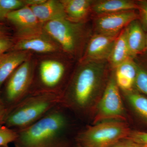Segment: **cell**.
Instances as JSON below:
<instances>
[{
	"label": "cell",
	"mask_w": 147,
	"mask_h": 147,
	"mask_svg": "<svg viewBox=\"0 0 147 147\" xmlns=\"http://www.w3.org/2000/svg\"><path fill=\"white\" fill-rule=\"evenodd\" d=\"M107 67L106 61L82 62L61 104L77 111L88 108L102 86Z\"/></svg>",
	"instance_id": "6da1fadb"
},
{
	"label": "cell",
	"mask_w": 147,
	"mask_h": 147,
	"mask_svg": "<svg viewBox=\"0 0 147 147\" xmlns=\"http://www.w3.org/2000/svg\"><path fill=\"white\" fill-rule=\"evenodd\" d=\"M59 104L31 126L16 131V146L21 147H61L68 128V119Z\"/></svg>",
	"instance_id": "7a4b0ae2"
},
{
	"label": "cell",
	"mask_w": 147,
	"mask_h": 147,
	"mask_svg": "<svg viewBox=\"0 0 147 147\" xmlns=\"http://www.w3.org/2000/svg\"><path fill=\"white\" fill-rule=\"evenodd\" d=\"M61 97L53 93L29 94L8 111L4 125L16 131L27 128L61 104Z\"/></svg>",
	"instance_id": "3957f363"
},
{
	"label": "cell",
	"mask_w": 147,
	"mask_h": 147,
	"mask_svg": "<svg viewBox=\"0 0 147 147\" xmlns=\"http://www.w3.org/2000/svg\"><path fill=\"white\" fill-rule=\"evenodd\" d=\"M128 125L120 121H105L79 133L77 139L84 147H111L131 133Z\"/></svg>",
	"instance_id": "277c9868"
},
{
	"label": "cell",
	"mask_w": 147,
	"mask_h": 147,
	"mask_svg": "<svg viewBox=\"0 0 147 147\" xmlns=\"http://www.w3.org/2000/svg\"><path fill=\"white\" fill-rule=\"evenodd\" d=\"M34 78V68L28 59L18 67L5 82L1 98L8 111L30 94Z\"/></svg>",
	"instance_id": "5b68a950"
},
{
	"label": "cell",
	"mask_w": 147,
	"mask_h": 147,
	"mask_svg": "<svg viewBox=\"0 0 147 147\" xmlns=\"http://www.w3.org/2000/svg\"><path fill=\"white\" fill-rule=\"evenodd\" d=\"M43 28L67 53H75L82 42L84 33L83 24L73 23L66 18L47 22L43 24Z\"/></svg>",
	"instance_id": "8992f818"
},
{
	"label": "cell",
	"mask_w": 147,
	"mask_h": 147,
	"mask_svg": "<svg viewBox=\"0 0 147 147\" xmlns=\"http://www.w3.org/2000/svg\"><path fill=\"white\" fill-rule=\"evenodd\" d=\"M123 104L115 75L110 78L105 86L96 108L95 124L109 120L121 121L125 119Z\"/></svg>",
	"instance_id": "52a82bcc"
},
{
	"label": "cell",
	"mask_w": 147,
	"mask_h": 147,
	"mask_svg": "<svg viewBox=\"0 0 147 147\" xmlns=\"http://www.w3.org/2000/svg\"><path fill=\"white\" fill-rule=\"evenodd\" d=\"M135 10L124 11L97 16L94 21L96 33L116 36L134 20L139 19Z\"/></svg>",
	"instance_id": "ba28073f"
},
{
	"label": "cell",
	"mask_w": 147,
	"mask_h": 147,
	"mask_svg": "<svg viewBox=\"0 0 147 147\" xmlns=\"http://www.w3.org/2000/svg\"><path fill=\"white\" fill-rule=\"evenodd\" d=\"M59 47L57 43L43 29L36 33L18 37L11 50L52 53L58 51Z\"/></svg>",
	"instance_id": "9c48e42d"
},
{
	"label": "cell",
	"mask_w": 147,
	"mask_h": 147,
	"mask_svg": "<svg viewBox=\"0 0 147 147\" xmlns=\"http://www.w3.org/2000/svg\"><path fill=\"white\" fill-rule=\"evenodd\" d=\"M6 18L16 28L18 37L36 33L43 29V25L28 6L9 12Z\"/></svg>",
	"instance_id": "30bf717a"
},
{
	"label": "cell",
	"mask_w": 147,
	"mask_h": 147,
	"mask_svg": "<svg viewBox=\"0 0 147 147\" xmlns=\"http://www.w3.org/2000/svg\"><path fill=\"white\" fill-rule=\"evenodd\" d=\"M118 36L95 34L88 42L82 62L108 61Z\"/></svg>",
	"instance_id": "8fae6325"
},
{
	"label": "cell",
	"mask_w": 147,
	"mask_h": 147,
	"mask_svg": "<svg viewBox=\"0 0 147 147\" xmlns=\"http://www.w3.org/2000/svg\"><path fill=\"white\" fill-rule=\"evenodd\" d=\"M65 71V67L59 61H42L40 65L39 77L41 84L45 88L43 92L56 94L54 89L60 84Z\"/></svg>",
	"instance_id": "7c38bea8"
},
{
	"label": "cell",
	"mask_w": 147,
	"mask_h": 147,
	"mask_svg": "<svg viewBox=\"0 0 147 147\" xmlns=\"http://www.w3.org/2000/svg\"><path fill=\"white\" fill-rule=\"evenodd\" d=\"M125 39L131 57L146 51V35L139 19L131 22L124 29Z\"/></svg>",
	"instance_id": "4fadbf2b"
},
{
	"label": "cell",
	"mask_w": 147,
	"mask_h": 147,
	"mask_svg": "<svg viewBox=\"0 0 147 147\" xmlns=\"http://www.w3.org/2000/svg\"><path fill=\"white\" fill-rule=\"evenodd\" d=\"M29 52L11 50L0 56V94L3 84L18 67L29 59Z\"/></svg>",
	"instance_id": "5bb4252c"
},
{
	"label": "cell",
	"mask_w": 147,
	"mask_h": 147,
	"mask_svg": "<svg viewBox=\"0 0 147 147\" xmlns=\"http://www.w3.org/2000/svg\"><path fill=\"white\" fill-rule=\"evenodd\" d=\"M30 7L42 25L50 21L66 18L64 8L61 1L46 0L40 5Z\"/></svg>",
	"instance_id": "9a60e30c"
},
{
	"label": "cell",
	"mask_w": 147,
	"mask_h": 147,
	"mask_svg": "<svg viewBox=\"0 0 147 147\" xmlns=\"http://www.w3.org/2000/svg\"><path fill=\"white\" fill-rule=\"evenodd\" d=\"M115 69V79L119 88L127 92L134 87L137 73V65L134 59H129Z\"/></svg>",
	"instance_id": "2e32d148"
},
{
	"label": "cell",
	"mask_w": 147,
	"mask_h": 147,
	"mask_svg": "<svg viewBox=\"0 0 147 147\" xmlns=\"http://www.w3.org/2000/svg\"><path fill=\"white\" fill-rule=\"evenodd\" d=\"M67 19L73 23L83 24L92 11V0H61Z\"/></svg>",
	"instance_id": "e0dca14e"
},
{
	"label": "cell",
	"mask_w": 147,
	"mask_h": 147,
	"mask_svg": "<svg viewBox=\"0 0 147 147\" xmlns=\"http://www.w3.org/2000/svg\"><path fill=\"white\" fill-rule=\"evenodd\" d=\"M138 9L137 2L129 0H101L94 1L92 11L97 16L124 11Z\"/></svg>",
	"instance_id": "ac0fdd59"
},
{
	"label": "cell",
	"mask_w": 147,
	"mask_h": 147,
	"mask_svg": "<svg viewBox=\"0 0 147 147\" xmlns=\"http://www.w3.org/2000/svg\"><path fill=\"white\" fill-rule=\"evenodd\" d=\"M124 29L117 37L108 60L111 66L114 69L129 59H133L131 57L129 50Z\"/></svg>",
	"instance_id": "d6986e66"
},
{
	"label": "cell",
	"mask_w": 147,
	"mask_h": 147,
	"mask_svg": "<svg viewBox=\"0 0 147 147\" xmlns=\"http://www.w3.org/2000/svg\"><path fill=\"white\" fill-rule=\"evenodd\" d=\"M127 100L139 115L147 121V98L135 92H128Z\"/></svg>",
	"instance_id": "ffe728a7"
},
{
	"label": "cell",
	"mask_w": 147,
	"mask_h": 147,
	"mask_svg": "<svg viewBox=\"0 0 147 147\" xmlns=\"http://www.w3.org/2000/svg\"><path fill=\"white\" fill-rule=\"evenodd\" d=\"M15 43V40L8 29L0 23V56L11 51Z\"/></svg>",
	"instance_id": "44dd1931"
},
{
	"label": "cell",
	"mask_w": 147,
	"mask_h": 147,
	"mask_svg": "<svg viewBox=\"0 0 147 147\" xmlns=\"http://www.w3.org/2000/svg\"><path fill=\"white\" fill-rule=\"evenodd\" d=\"M135 61L137 63V73L134 87L139 91L147 95V65Z\"/></svg>",
	"instance_id": "7402d4cb"
},
{
	"label": "cell",
	"mask_w": 147,
	"mask_h": 147,
	"mask_svg": "<svg viewBox=\"0 0 147 147\" xmlns=\"http://www.w3.org/2000/svg\"><path fill=\"white\" fill-rule=\"evenodd\" d=\"M18 137V133L15 130L5 125L0 126V147L8 146L11 142H14Z\"/></svg>",
	"instance_id": "603a6c76"
},
{
	"label": "cell",
	"mask_w": 147,
	"mask_h": 147,
	"mask_svg": "<svg viewBox=\"0 0 147 147\" xmlns=\"http://www.w3.org/2000/svg\"><path fill=\"white\" fill-rule=\"evenodd\" d=\"M26 5L24 0H0V6L7 14Z\"/></svg>",
	"instance_id": "cb8c5ba5"
},
{
	"label": "cell",
	"mask_w": 147,
	"mask_h": 147,
	"mask_svg": "<svg viewBox=\"0 0 147 147\" xmlns=\"http://www.w3.org/2000/svg\"><path fill=\"white\" fill-rule=\"evenodd\" d=\"M137 3L139 22L144 32H147V1H138Z\"/></svg>",
	"instance_id": "d4e9b609"
},
{
	"label": "cell",
	"mask_w": 147,
	"mask_h": 147,
	"mask_svg": "<svg viewBox=\"0 0 147 147\" xmlns=\"http://www.w3.org/2000/svg\"><path fill=\"white\" fill-rule=\"evenodd\" d=\"M127 139L137 144L147 146V132L139 131L131 132Z\"/></svg>",
	"instance_id": "484cf974"
},
{
	"label": "cell",
	"mask_w": 147,
	"mask_h": 147,
	"mask_svg": "<svg viewBox=\"0 0 147 147\" xmlns=\"http://www.w3.org/2000/svg\"><path fill=\"white\" fill-rule=\"evenodd\" d=\"M8 110L0 96V126L4 125Z\"/></svg>",
	"instance_id": "4316f807"
},
{
	"label": "cell",
	"mask_w": 147,
	"mask_h": 147,
	"mask_svg": "<svg viewBox=\"0 0 147 147\" xmlns=\"http://www.w3.org/2000/svg\"><path fill=\"white\" fill-rule=\"evenodd\" d=\"M111 147H147V146L140 144L129 140L128 141H121Z\"/></svg>",
	"instance_id": "83f0119b"
},
{
	"label": "cell",
	"mask_w": 147,
	"mask_h": 147,
	"mask_svg": "<svg viewBox=\"0 0 147 147\" xmlns=\"http://www.w3.org/2000/svg\"><path fill=\"white\" fill-rule=\"evenodd\" d=\"M46 0H24L26 5L28 6H34L40 5L45 2Z\"/></svg>",
	"instance_id": "f1b7e54d"
},
{
	"label": "cell",
	"mask_w": 147,
	"mask_h": 147,
	"mask_svg": "<svg viewBox=\"0 0 147 147\" xmlns=\"http://www.w3.org/2000/svg\"><path fill=\"white\" fill-rule=\"evenodd\" d=\"M7 13H6L2 8L0 6V21L3 20V19L6 18Z\"/></svg>",
	"instance_id": "f546056e"
},
{
	"label": "cell",
	"mask_w": 147,
	"mask_h": 147,
	"mask_svg": "<svg viewBox=\"0 0 147 147\" xmlns=\"http://www.w3.org/2000/svg\"><path fill=\"white\" fill-rule=\"evenodd\" d=\"M9 147L8 146H2V147ZM15 147H21L18 146H15Z\"/></svg>",
	"instance_id": "4dcf8cb0"
},
{
	"label": "cell",
	"mask_w": 147,
	"mask_h": 147,
	"mask_svg": "<svg viewBox=\"0 0 147 147\" xmlns=\"http://www.w3.org/2000/svg\"><path fill=\"white\" fill-rule=\"evenodd\" d=\"M146 50H147V34L146 35Z\"/></svg>",
	"instance_id": "1f68e13d"
},
{
	"label": "cell",
	"mask_w": 147,
	"mask_h": 147,
	"mask_svg": "<svg viewBox=\"0 0 147 147\" xmlns=\"http://www.w3.org/2000/svg\"><path fill=\"white\" fill-rule=\"evenodd\" d=\"M84 147L82 146V147Z\"/></svg>",
	"instance_id": "d6a6232c"
}]
</instances>
